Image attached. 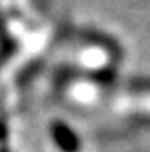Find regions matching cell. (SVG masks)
I'll return each mask as SVG.
<instances>
[{
	"instance_id": "cell-1",
	"label": "cell",
	"mask_w": 150,
	"mask_h": 152,
	"mask_svg": "<svg viewBox=\"0 0 150 152\" xmlns=\"http://www.w3.org/2000/svg\"><path fill=\"white\" fill-rule=\"evenodd\" d=\"M51 135L54 143L61 152H79L80 151V140L74 133L70 126L61 121H54L51 124Z\"/></svg>"
},
{
	"instance_id": "cell-2",
	"label": "cell",
	"mask_w": 150,
	"mask_h": 152,
	"mask_svg": "<svg viewBox=\"0 0 150 152\" xmlns=\"http://www.w3.org/2000/svg\"><path fill=\"white\" fill-rule=\"evenodd\" d=\"M16 42L12 40V37L7 33V28H5V23L4 19L0 18V66L12 58L16 53Z\"/></svg>"
},
{
	"instance_id": "cell-3",
	"label": "cell",
	"mask_w": 150,
	"mask_h": 152,
	"mask_svg": "<svg viewBox=\"0 0 150 152\" xmlns=\"http://www.w3.org/2000/svg\"><path fill=\"white\" fill-rule=\"evenodd\" d=\"M7 138V122L5 117H0V142H4Z\"/></svg>"
},
{
	"instance_id": "cell-4",
	"label": "cell",
	"mask_w": 150,
	"mask_h": 152,
	"mask_svg": "<svg viewBox=\"0 0 150 152\" xmlns=\"http://www.w3.org/2000/svg\"><path fill=\"white\" fill-rule=\"evenodd\" d=\"M0 152H9V151H7L5 147H2V149H0Z\"/></svg>"
}]
</instances>
